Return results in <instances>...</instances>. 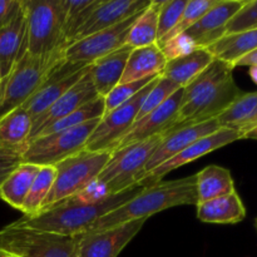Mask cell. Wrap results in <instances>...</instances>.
I'll list each match as a JSON object with an SVG mask.
<instances>
[{"label":"cell","instance_id":"obj_1","mask_svg":"<svg viewBox=\"0 0 257 257\" xmlns=\"http://www.w3.org/2000/svg\"><path fill=\"white\" fill-rule=\"evenodd\" d=\"M233 69L228 63L213 59L195 80L183 88L182 103L167 132L216 119L227 109L242 93L233 79Z\"/></svg>","mask_w":257,"mask_h":257},{"label":"cell","instance_id":"obj_2","mask_svg":"<svg viewBox=\"0 0 257 257\" xmlns=\"http://www.w3.org/2000/svg\"><path fill=\"white\" fill-rule=\"evenodd\" d=\"M143 190V186H137L118 195H110L95 203H87L69 197L54 207L39 212L35 216H23L14 221L15 226L30 228L43 232L58 233L64 236H74L87 232L88 228L105 213L132 200Z\"/></svg>","mask_w":257,"mask_h":257},{"label":"cell","instance_id":"obj_3","mask_svg":"<svg viewBox=\"0 0 257 257\" xmlns=\"http://www.w3.org/2000/svg\"><path fill=\"white\" fill-rule=\"evenodd\" d=\"M197 205L196 175L146 186L132 200L98 218L88 231H104L135 220L148 218L168 208Z\"/></svg>","mask_w":257,"mask_h":257},{"label":"cell","instance_id":"obj_4","mask_svg":"<svg viewBox=\"0 0 257 257\" xmlns=\"http://www.w3.org/2000/svg\"><path fill=\"white\" fill-rule=\"evenodd\" d=\"M22 9L25 17V53L50 69L65 62L62 0H22Z\"/></svg>","mask_w":257,"mask_h":257},{"label":"cell","instance_id":"obj_5","mask_svg":"<svg viewBox=\"0 0 257 257\" xmlns=\"http://www.w3.org/2000/svg\"><path fill=\"white\" fill-rule=\"evenodd\" d=\"M162 138L163 135H158L112 152L95 181L104 186L108 195H118L140 186L146 165Z\"/></svg>","mask_w":257,"mask_h":257},{"label":"cell","instance_id":"obj_6","mask_svg":"<svg viewBox=\"0 0 257 257\" xmlns=\"http://www.w3.org/2000/svg\"><path fill=\"white\" fill-rule=\"evenodd\" d=\"M109 157V152H89L83 150L57 163L54 166L55 178L52 191L40 212L82 192L87 186L97 180Z\"/></svg>","mask_w":257,"mask_h":257},{"label":"cell","instance_id":"obj_7","mask_svg":"<svg viewBox=\"0 0 257 257\" xmlns=\"http://www.w3.org/2000/svg\"><path fill=\"white\" fill-rule=\"evenodd\" d=\"M0 248L14 257H78L75 237L19 227L0 230Z\"/></svg>","mask_w":257,"mask_h":257},{"label":"cell","instance_id":"obj_8","mask_svg":"<svg viewBox=\"0 0 257 257\" xmlns=\"http://www.w3.org/2000/svg\"><path fill=\"white\" fill-rule=\"evenodd\" d=\"M98 122L99 119H93L78 127L34 138L23 153L22 162L37 166H55L84 150L85 143Z\"/></svg>","mask_w":257,"mask_h":257},{"label":"cell","instance_id":"obj_9","mask_svg":"<svg viewBox=\"0 0 257 257\" xmlns=\"http://www.w3.org/2000/svg\"><path fill=\"white\" fill-rule=\"evenodd\" d=\"M53 69L24 53L17 60L12 72L0 82V119L22 107L39 89Z\"/></svg>","mask_w":257,"mask_h":257},{"label":"cell","instance_id":"obj_10","mask_svg":"<svg viewBox=\"0 0 257 257\" xmlns=\"http://www.w3.org/2000/svg\"><path fill=\"white\" fill-rule=\"evenodd\" d=\"M160 77L153 79L146 85L136 97L119 105L115 109L105 113L98 122L97 127L93 131L84 146V151L89 152H114L118 142L124 137L131 127L137 119L138 110L142 105L143 99L148 94L153 85L158 82Z\"/></svg>","mask_w":257,"mask_h":257},{"label":"cell","instance_id":"obj_11","mask_svg":"<svg viewBox=\"0 0 257 257\" xmlns=\"http://www.w3.org/2000/svg\"><path fill=\"white\" fill-rule=\"evenodd\" d=\"M141 13L128 18L114 27L100 30L70 44L64 52V60L74 64L89 65L95 60L118 50L127 44L131 27Z\"/></svg>","mask_w":257,"mask_h":257},{"label":"cell","instance_id":"obj_12","mask_svg":"<svg viewBox=\"0 0 257 257\" xmlns=\"http://www.w3.org/2000/svg\"><path fill=\"white\" fill-rule=\"evenodd\" d=\"M146 221L135 220L104 231H87L74 236L78 257H118L140 233Z\"/></svg>","mask_w":257,"mask_h":257},{"label":"cell","instance_id":"obj_13","mask_svg":"<svg viewBox=\"0 0 257 257\" xmlns=\"http://www.w3.org/2000/svg\"><path fill=\"white\" fill-rule=\"evenodd\" d=\"M88 65L63 62L49 73L39 89L22 105L23 109L35 119L44 114L70 87L85 74Z\"/></svg>","mask_w":257,"mask_h":257},{"label":"cell","instance_id":"obj_14","mask_svg":"<svg viewBox=\"0 0 257 257\" xmlns=\"http://www.w3.org/2000/svg\"><path fill=\"white\" fill-rule=\"evenodd\" d=\"M238 140H242L240 132L235 130H228V128H220V130L216 131L212 135L205 136V137L195 141L188 147L181 151L178 155H176L175 157L166 161L165 163L155 168L152 172H150L143 178L140 186L146 187V186H151L161 182V180L166 175L172 172L176 168H180L182 166L187 165V163L193 162V161L198 160V158L203 157V156L208 155V153L213 152V151L220 150V148L225 147V146L230 145V143L236 142Z\"/></svg>","mask_w":257,"mask_h":257},{"label":"cell","instance_id":"obj_15","mask_svg":"<svg viewBox=\"0 0 257 257\" xmlns=\"http://www.w3.org/2000/svg\"><path fill=\"white\" fill-rule=\"evenodd\" d=\"M150 3L151 0H98L84 24L77 30L70 44L124 22L128 18L143 12Z\"/></svg>","mask_w":257,"mask_h":257},{"label":"cell","instance_id":"obj_16","mask_svg":"<svg viewBox=\"0 0 257 257\" xmlns=\"http://www.w3.org/2000/svg\"><path fill=\"white\" fill-rule=\"evenodd\" d=\"M182 98L183 88H180L161 107H158L157 109L152 110L147 115L137 120L128 130L124 137L118 142L114 151L122 150V148L127 147V146L142 142V141L148 140V138L155 137V136L158 135H163V133L167 132L171 128V125H172L173 120H175L178 109H180Z\"/></svg>","mask_w":257,"mask_h":257},{"label":"cell","instance_id":"obj_17","mask_svg":"<svg viewBox=\"0 0 257 257\" xmlns=\"http://www.w3.org/2000/svg\"><path fill=\"white\" fill-rule=\"evenodd\" d=\"M220 130L217 120H207L203 123H196V124L186 125V127L178 128V130L171 131V132L163 133V138L158 147L156 148L153 155L148 160L145 167V175L143 178L152 172L155 168L165 163L166 161L171 160L176 155L185 150L186 147L193 143L195 141L205 137V136L212 135L216 131ZM142 178V180H143ZM142 182V181H141Z\"/></svg>","mask_w":257,"mask_h":257},{"label":"cell","instance_id":"obj_18","mask_svg":"<svg viewBox=\"0 0 257 257\" xmlns=\"http://www.w3.org/2000/svg\"><path fill=\"white\" fill-rule=\"evenodd\" d=\"M99 97L93 85L92 78L89 73L85 72V74L75 83L73 87H70L47 112L40 115L38 119L33 123V131L30 135V141L37 137L38 133L45 127H48L52 123L57 122L60 118L75 112L77 109L82 108L83 105L88 104L92 100L97 99Z\"/></svg>","mask_w":257,"mask_h":257},{"label":"cell","instance_id":"obj_19","mask_svg":"<svg viewBox=\"0 0 257 257\" xmlns=\"http://www.w3.org/2000/svg\"><path fill=\"white\" fill-rule=\"evenodd\" d=\"M246 0H218L193 27L185 32L197 48L207 49L225 35V28L233 15L245 5Z\"/></svg>","mask_w":257,"mask_h":257},{"label":"cell","instance_id":"obj_20","mask_svg":"<svg viewBox=\"0 0 257 257\" xmlns=\"http://www.w3.org/2000/svg\"><path fill=\"white\" fill-rule=\"evenodd\" d=\"M131 52L132 48L125 44L88 65V73L99 97L104 98L113 88L119 84Z\"/></svg>","mask_w":257,"mask_h":257},{"label":"cell","instance_id":"obj_21","mask_svg":"<svg viewBox=\"0 0 257 257\" xmlns=\"http://www.w3.org/2000/svg\"><path fill=\"white\" fill-rule=\"evenodd\" d=\"M33 131V119L22 107L0 119V151L22 157Z\"/></svg>","mask_w":257,"mask_h":257},{"label":"cell","instance_id":"obj_22","mask_svg":"<svg viewBox=\"0 0 257 257\" xmlns=\"http://www.w3.org/2000/svg\"><path fill=\"white\" fill-rule=\"evenodd\" d=\"M167 59L157 44L132 49L119 83H131L163 74Z\"/></svg>","mask_w":257,"mask_h":257},{"label":"cell","instance_id":"obj_23","mask_svg":"<svg viewBox=\"0 0 257 257\" xmlns=\"http://www.w3.org/2000/svg\"><path fill=\"white\" fill-rule=\"evenodd\" d=\"M198 220L205 223L235 225L246 217V208L237 192L221 196L196 205Z\"/></svg>","mask_w":257,"mask_h":257},{"label":"cell","instance_id":"obj_24","mask_svg":"<svg viewBox=\"0 0 257 257\" xmlns=\"http://www.w3.org/2000/svg\"><path fill=\"white\" fill-rule=\"evenodd\" d=\"M25 17L23 9L0 29V72L3 78L12 72L18 59L24 55Z\"/></svg>","mask_w":257,"mask_h":257},{"label":"cell","instance_id":"obj_25","mask_svg":"<svg viewBox=\"0 0 257 257\" xmlns=\"http://www.w3.org/2000/svg\"><path fill=\"white\" fill-rule=\"evenodd\" d=\"M213 59L215 58L207 49L198 48L186 57L167 62L162 77L180 88H186L213 62Z\"/></svg>","mask_w":257,"mask_h":257},{"label":"cell","instance_id":"obj_26","mask_svg":"<svg viewBox=\"0 0 257 257\" xmlns=\"http://www.w3.org/2000/svg\"><path fill=\"white\" fill-rule=\"evenodd\" d=\"M40 166L22 162L3 182L0 187V198L12 207L22 211L30 187L38 175Z\"/></svg>","mask_w":257,"mask_h":257},{"label":"cell","instance_id":"obj_27","mask_svg":"<svg viewBox=\"0 0 257 257\" xmlns=\"http://www.w3.org/2000/svg\"><path fill=\"white\" fill-rule=\"evenodd\" d=\"M235 191V182L227 168L210 165L196 173L197 203L230 195Z\"/></svg>","mask_w":257,"mask_h":257},{"label":"cell","instance_id":"obj_28","mask_svg":"<svg viewBox=\"0 0 257 257\" xmlns=\"http://www.w3.org/2000/svg\"><path fill=\"white\" fill-rule=\"evenodd\" d=\"M257 49V29L225 35L207 48L215 59L235 64L245 55Z\"/></svg>","mask_w":257,"mask_h":257},{"label":"cell","instance_id":"obj_29","mask_svg":"<svg viewBox=\"0 0 257 257\" xmlns=\"http://www.w3.org/2000/svg\"><path fill=\"white\" fill-rule=\"evenodd\" d=\"M162 4L163 2L160 0H152L135 20L127 38V44L132 49L148 47L157 43L158 15Z\"/></svg>","mask_w":257,"mask_h":257},{"label":"cell","instance_id":"obj_30","mask_svg":"<svg viewBox=\"0 0 257 257\" xmlns=\"http://www.w3.org/2000/svg\"><path fill=\"white\" fill-rule=\"evenodd\" d=\"M257 110V92L241 93L232 103L223 110L216 120L220 128H228L242 132Z\"/></svg>","mask_w":257,"mask_h":257},{"label":"cell","instance_id":"obj_31","mask_svg":"<svg viewBox=\"0 0 257 257\" xmlns=\"http://www.w3.org/2000/svg\"><path fill=\"white\" fill-rule=\"evenodd\" d=\"M104 98L98 97L97 99L92 100V102H89L88 104L83 105L82 108L77 109L75 112L60 118L57 122L52 123V124H49L48 127H45L44 130H42L38 133L37 137H42V136L50 135V133H55L59 132V131L78 127V125L84 124V123L93 119H100V118L104 115Z\"/></svg>","mask_w":257,"mask_h":257},{"label":"cell","instance_id":"obj_32","mask_svg":"<svg viewBox=\"0 0 257 257\" xmlns=\"http://www.w3.org/2000/svg\"><path fill=\"white\" fill-rule=\"evenodd\" d=\"M54 178V166H40L39 172L35 176L34 182H33L27 200L22 207V212L24 213V216L30 217V216H35L40 212L48 195L52 191Z\"/></svg>","mask_w":257,"mask_h":257},{"label":"cell","instance_id":"obj_33","mask_svg":"<svg viewBox=\"0 0 257 257\" xmlns=\"http://www.w3.org/2000/svg\"><path fill=\"white\" fill-rule=\"evenodd\" d=\"M98 0H62L64 9V22H63V42L67 49L72 42L77 30L84 24L85 19ZM65 52V50H64Z\"/></svg>","mask_w":257,"mask_h":257},{"label":"cell","instance_id":"obj_34","mask_svg":"<svg viewBox=\"0 0 257 257\" xmlns=\"http://www.w3.org/2000/svg\"><path fill=\"white\" fill-rule=\"evenodd\" d=\"M217 3L218 0H188L180 22L176 24V27L173 28L163 39H161L160 42L157 43L158 47L162 45L163 43L167 42V40H170L171 38L187 32V30L190 29L191 27H193L206 13L210 12Z\"/></svg>","mask_w":257,"mask_h":257},{"label":"cell","instance_id":"obj_35","mask_svg":"<svg viewBox=\"0 0 257 257\" xmlns=\"http://www.w3.org/2000/svg\"><path fill=\"white\" fill-rule=\"evenodd\" d=\"M178 89H180L178 85H176L175 83H172L171 80L166 79V78H163L162 75H161L158 82L153 85L152 89L148 92V94L146 95L145 99H143L142 105H141L140 110H138L136 122L140 120L141 118L145 117V115H147L148 113H151L152 110L161 107V105H162L171 95L175 94Z\"/></svg>","mask_w":257,"mask_h":257},{"label":"cell","instance_id":"obj_36","mask_svg":"<svg viewBox=\"0 0 257 257\" xmlns=\"http://www.w3.org/2000/svg\"><path fill=\"white\" fill-rule=\"evenodd\" d=\"M157 77L146 78V79L137 80V82L131 83H119L117 87L113 88L109 93L104 97V114L110 112V110L115 109L119 105L124 104L125 102L132 99L133 97L138 94L146 85L150 84L153 79Z\"/></svg>","mask_w":257,"mask_h":257},{"label":"cell","instance_id":"obj_37","mask_svg":"<svg viewBox=\"0 0 257 257\" xmlns=\"http://www.w3.org/2000/svg\"><path fill=\"white\" fill-rule=\"evenodd\" d=\"M187 3L188 0H166L163 2L160 15H158L157 43L163 39L180 22Z\"/></svg>","mask_w":257,"mask_h":257},{"label":"cell","instance_id":"obj_38","mask_svg":"<svg viewBox=\"0 0 257 257\" xmlns=\"http://www.w3.org/2000/svg\"><path fill=\"white\" fill-rule=\"evenodd\" d=\"M252 29H257V0H246L245 5L227 23L225 35Z\"/></svg>","mask_w":257,"mask_h":257},{"label":"cell","instance_id":"obj_39","mask_svg":"<svg viewBox=\"0 0 257 257\" xmlns=\"http://www.w3.org/2000/svg\"><path fill=\"white\" fill-rule=\"evenodd\" d=\"M160 48L162 50L165 58L167 59V62L186 57V55L191 54L196 49H198L195 42L186 33H182V34H178L176 37L171 38L170 40H167L162 45H160Z\"/></svg>","mask_w":257,"mask_h":257},{"label":"cell","instance_id":"obj_40","mask_svg":"<svg viewBox=\"0 0 257 257\" xmlns=\"http://www.w3.org/2000/svg\"><path fill=\"white\" fill-rule=\"evenodd\" d=\"M22 9V0H0V29L9 24Z\"/></svg>","mask_w":257,"mask_h":257},{"label":"cell","instance_id":"obj_41","mask_svg":"<svg viewBox=\"0 0 257 257\" xmlns=\"http://www.w3.org/2000/svg\"><path fill=\"white\" fill-rule=\"evenodd\" d=\"M22 163V157L13 153L0 151V187L5 178Z\"/></svg>","mask_w":257,"mask_h":257},{"label":"cell","instance_id":"obj_42","mask_svg":"<svg viewBox=\"0 0 257 257\" xmlns=\"http://www.w3.org/2000/svg\"><path fill=\"white\" fill-rule=\"evenodd\" d=\"M243 65H248V67H253V65H257V49L251 52L250 54L245 55V57L241 58L237 63L235 64L236 67H243Z\"/></svg>","mask_w":257,"mask_h":257},{"label":"cell","instance_id":"obj_43","mask_svg":"<svg viewBox=\"0 0 257 257\" xmlns=\"http://www.w3.org/2000/svg\"><path fill=\"white\" fill-rule=\"evenodd\" d=\"M255 127H257V110H256L255 115H253V117L251 118L250 122L247 123V125H246V127L243 128L242 132H241V137H242V136L245 135V133H247L248 131H251V130H252V128H255Z\"/></svg>","mask_w":257,"mask_h":257},{"label":"cell","instance_id":"obj_44","mask_svg":"<svg viewBox=\"0 0 257 257\" xmlns=\"http://www.w3.org/2000/svg\"><path fill=\"white\" fill-rule=\"evenodd\" d=\"M242 140H257V127L248 131L247 133L242 136Z\"/></svg>","mask_w":257,"mask_h":257},{"label":"cell","instance_id":"obj_45","mask_svg":"<svg viewBox=\"0 0 257 257\" xmlns=\"http://www.w3.org/2000/svg\"><path fill=\"white\" fill-rule=\"evenodd\" d=\"M248 74H250V78L253 80V83H255V84H257V65L250 67V70H248Z\"/></svg>","mask_w":257,"mask_h":257},{"label":"cell","instance_id":"obj_46","mask_svg":"<svg viewBox=\"0 0 257 257\" xmlns=\"http://www.w3.org/2000/svg\"><path fill=\"white\" fill-rule=\"evenodd\" d=\"M0 257H14V256H12L10 253H8L7 251H4L0 248Z\"/></svg>","mask_w":257,"mask_h":257},{"label":"cell","instance_id":"obj_47","mask_svg":"<svg viewBox=\"0 0 257 257\" xmlns=\"http://www.w3.org/2000/svg\"><path fill=\"white\" fill-rule=\"evenodd\" d=\"M255 227H256V230H257V217H256V220H255Z\"/></svg>","mask_w":257,"mask_h":257},{"label":"cell","instance_id":"obj_48","mask_svg":"<svg viewBox=\"0 0 257 257\" xmlns=\"http://www.w3.org/2000/svg\"><path fill=\"white\" fill-rule=\"evenodd\" d=\"M2 79H3V75H2V72H0V82H2Z\"/></svg>","mask_w":257,"mask_h":257}]
</instances>
